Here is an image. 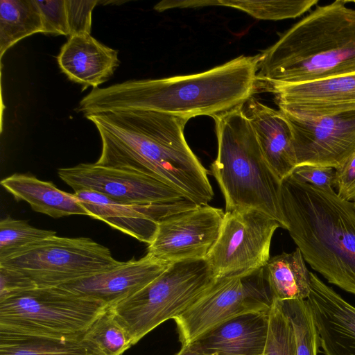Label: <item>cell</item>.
<instances>
[{
	"label": "cell",
	"mask_w": 355,
	"mask_h": 355,
	"mask_svg": "<svg viewBox=\"0 0 355 355\" xmlns=\"http://www.w3.org/2000/svg\"><path fill=\"white\" fill-rule=\"evenodd\" d=\"M86 118L101 139L96 164L147 175L197 205H208L213 199L208 171L184 137L189 118L149 110L107 112Z\"/></svg>",
	"instance_id": "6da1fadb"
},
{
	"label": "cell",
	"mask_w": 355,
	"mask_h": 355,
	"mask_svg": "<svg viewBox=\"0 0 355 355\" xmlns=\"http://www.w3.org/2000/svg\"><path fill=\"white\" fill-rule=\"evenodd\" d=\"M258 63L259 54L243 55L198 73L132 80L92 89L76 111L85 117L123 110L212 117L241 105L256 92Z\"/></svg>",
	"instance_id": "7a4b0ae2"
},
{
	"label": "cell",
	"mask_w": 355,
	"mask_h": 355,
	"mask_svg": "<svg viewBox=\"0 0 355 355\" xmlns=\"http://www.w3.org/2000/svg\"><path fill=\"white\" fill-rule=\"evenodd\" d=\"M280 201L287 230L304 260L330 284L355 295V205L333 188L291 175L282 180Z\"/></svg>",
	"instance_id": "3957f363"
},
{
	"label": "cell",
	"mask_w": 355,
	"mask_h": 355,
	"mask_svg": "<svg viewBox=\"0 0 355 355\" xmlns=\"http://www.w3.org/2000/svg\"><path fill=\"white\" fill-rule=\"evenodd\" d=\"M355 72V9L318 6L259 54L258 88Z\"/></svg>",
	"instance_id": "277c9868"
},
{
	"label": "cell",
	"mask_w": 355,
	"mask_h": 355,
	"mask_svg": "<svg viewBox=\"0 0 355 355\" xmlns=\"http://www.w3.org/2000/svg\"><path fill=\"white\" fill-rule=\"evenodd\" d=\"M241 106L212 116L218 151L210 166L225 200V211L256 209L287 229L282 213V181L267 163Z\"/></svg>",
	"instance_id": "5b68a950"
},
{
	"label": "cell",
	"mask_w": 355,
	"mask_h": 355,
	"mask_svg": "<svg viewBox=\"0 0 355 355\" xmlns=\"http://www.w3.org/2000/svg\"><path fill=\"white\" fill-rule=\"evenodd\" d=\"M106 309L60 286L37 287L0 299V331L80 339Z\"/></svg>",
	"instance_id": "8992f818"
},
{
	"label": "cell",
	"mask_w": 355,
	"mask_h": 355,
	"mask_svg": "<svg viewBox=\"0 0 355 355\" xmlns=\"http://www.w3.org/2000/svg\"><path fill=\"white\" fill-rule=\"evenodd\" d=\"M205 259L171 263L159 277L109 308L135 345L192 305L215 280Z\"/></svg>",
	"instance_id": "52a82bcc"
},
{
	"label": "cell",
	"mask_w": 355,
	"mask_h": 355,
	"mask_svg": "<svg viewBox=\"0 0 355 355\" xmlns=\"http://www.w3.org/2000/svg\"><path fill=\"white\" fill-rule=\"evenodd\" d=\"M109 248L87 237L54 236L0 259V266L19 270L37 287H58L118 265Z\"/></svg>",
	"instance_id": "ba28073f"
},
{
	"label": "cell",
	"mask_w": 355,
	"mask_h": 355,
	"mask_svg": "<svg viewBox=\"0 0 355 355\" xmlns=\"http://www.w3.org/2000/svg\"><path fill=\"white\" fill-rule=\"evenodd\" d=\"M274 298L264 268L216 278L202 295L174 320L183 345L217 324L249 312H269Z\"/></svg>",
	"instance_id": "9c48e42d"
},
{
	"label": "cell",
	"mask_w": 355,
	"mask_h": 355,
	"mask_svg": "<svg viewBox=\"0 0 355 355\" xmlns=\"http://www.w3.org/2000/svg\"><path fill=\"white\" fill-rule=\"evenodd\" d=\"M282 225L252 209L225 211L219 236L205 261L215 278L263 268L272 237Z\"/></svg>",
	"instance_id": "30bf717a"
},
{
	"label": "cell",
	"mask_w": 355,
	"mask_h": 355,
	"mask_svg": "<svg viewBox=\"0 0 355 355\" xmlns=\"http://www.w3.org/2000/svg\"><path fill=\"white\" fill-rule=\"evenodd\" d=\"M225 212L198 205L162 219L147 254L168 264L205 259L215 245Z\"/></svg>",
	"instance_id": "8fae6325"
},
{
	"label": "cell",
	"mask_w": 355,
	"mask_h": 355,
	"mask_svg": "<svg viewBox=\"0 0 355 355\" xmlns=\"http://www.w3.org/2000/svg\"><path fill=\"white\" fill-rule=\"evenodd\" d=\"M281 112L291 128L297 166L336 169L355 155V111L313 119Z\"/></svg>",
	"instance_id": "7c38bea8"
},
{
	"label": "cell",
	"mask_w": 355,
	"mask_h": 355,
	"mask_svg": "<svg viewBox=\"0 0 355 355\" xmlns=\"http://www.w3.org/2000/svg\"><path fill=\"white\" fill-rule=\"evenodd\" d=\"M58 175L75 192L93 191L128 205H147L185 198L177 190L147 175L96 163L61 168Z\"/></svg>",
	"instance_id": "4fadbf2b"
},
{
	"label": "cell",
	"mask_w": 355,
	"mask_h": 355,
	"mask_svg": "<svg viewBox=\"0 0 355 355\" xmlns=\"http://www.w3.org/2000/svg\"><path fill=\"white\" fill-rule=\"evenodd\" d=\"M275 94L281 112L313 119L355 111V72L315 80L259 87Z\"/></svg>",
	"instance_id": "5bb4252c"
},
{
	"label": "cell",
	"mask_w": 355,
	"mask_h": 355,
	"mask_svg": "<svg viewBox=\"0 0 355 355\" xmlns=\"http://www.w3.org/2000/svg\"><path fill=\"white\" fill-rule=\"evenodd\" d=\"M90 217L100 220L141 242L150 244L164 218L198 205L186 198L147 205L122 203L89 190L74 192Z\"/></svg>",
	"instance_id": "9a60e30c"
},
{
	"label": "cell",
	"mask_w": 355,
	"mask_h": 355,
	"mask_svg": "<svg viewBox=\"0 0 355 355\" xmlns=\"http://www.w3.org/2000/svg\"><path fill=\"white\" fill-rule=\"evenodd\" d=\"M306 300L324 355H355V307L310 272Z\"/></svg>",
	"instance_id": "2e32d148"
},
{
	"label": "cell",
	"mask_w": 355,
	"mask_h": 355,
	"mask_svg": "<svg viewBox=\"0 0 355 355\" xmlns=\"http://www.w3.org/2000/svg\"><path fill=\"white\" fill-rule=\"evenodd\" d=\"M171 264L146 254L60 287L96 300L110 308L148 285Z\"/></svg>",
	"instance_id": "e0dca14e"
},
{
	"label": "cell",
	"mask_w": 355,
	"mask_h": 355,
	"mask_svg": "<svg viewBox=\"0 0 355 355\" xmlns=\"http://www.w3.org/2000/svg\"><path fill=\"white\" fill-rule=\"evenodd\" d=\"M269 166L282 181L297 166L289 124L278 110L252 96L241 106Z\"/></svg>",
	"instance_id": "ac0fdd59"
},
{
	"label": "cell",
	"mask_w": 355,
	"mask_h": 355,
	"mask_svg": "<svg viewBox=\"0 0 355 355\" xmlns=\"http://www.w3.org/2000/svg\"><path fill=\"white\" fill-rule=\"evenodd\" d=\"M60 69L67 78L82 85V91L107 81L119 67L118 51L90 34L70 36L57 58Z\"/></svg>",
	"instance_id": "d6986e66"
},
{
	"label": "cell",
	"mask_w": 355,
	"mask_h": 355,
	"mask_svg": "<svg viewBox=\"0 0 355 355\" xmlns=\"http://www.w3.org/2000/svg\"><path fill=\"white\" fill-rule=\"evenodd\" d=\"M269 329V312H249L210 329L195 342L211 355H263Z\"/></svg>",
	"instance_id": "ffe728a7"
},
{
	"label": "cell",
	"mask_w": 355,
	"mask_h": 355,
	"mask_svg": "<svg viewBox=\"0 0 355 355\" xmlns=\"http://www.w3.org/2000/svg\"><path fill=\"white\" fill-rule=\"evenodd\" d=\"M1 184L16 200H24L34 211L52 218L71 215L90 216L74 193L58 189L51 182L28 174L14 173L3 179Z\"/></svg>",
	"instance_id": "44dd1931"
},
{
	"label": "cell",
	"mask_w": 355,
	"mask_h": 355,
	"mask_svg": "<svg viewBox=\"0 0 355 355\" xmlns=\"http://www.w3.org/2000/svg\"><path fill=\"white\" fill-rule=\"evenodd\" d=\"M274 300H306L311 292L310 271L299 248L269 259L263 267Z\"/></svg>",
	"instance_id": "7402d4cb"
},
{
	"label": "cell",
	"mask_w": 355,
	"mask_h": 355,
	"mask_svg": "<svg viewBox=\"0 0 355 355\" xmlns=\"http://www.w3.org/2000/svg\"><path fill=\"white\" fill-rule=\"evenodd\" d=\"M44 24L36 0L0 1V56L19 40L44 33Z\"/></svg>",
	"instance_id": "603a6c76"
},
{
	"label": "cell",
	"mask_w": 355,
	"mask_h": 355,
	"mask_svg": "<svg viewBox=\"0 0 355 355\" xmlns=\"http://www.w3.org/2000/svg\"><path fill=\"white\" fill-rule=\"evenodd\" d=\"M0 355H94L80 339L0 331Z\"/></svg>",
	"instance_id": "cb8c5ba5"
},
{
	"label": "cell",
	"mask_w": 355,
	"mask_h": 355,
	"mask_svg": "<svg viewBox=\"0 0 355 355\" xmlns=\"http://www.w3.org/2000/svg\"><path fill=\"white\" fill-rule=\"evenodd\" d=\"M94 355H122L135 345L126 328L107 308L80 338Z\"/></svg>",
	"instance_id": "d4e9b609"
},
{
	"label": "cell",
	"mask_w": 355,
	"mask_h": 355,
	"mask_svg": "<svg viewBox=\"0 0 355 355\" xmlns=\"http://www.w3.org/2000/svg\"><path fill=\"white\" fill-rule=\"evenodd\" d=\"M318 3V0H217L205 1V5L232 7L259 19L281 20L298 17Z\"/></svg>",
	"instance_id": "484cf974"
},
{
	"label": "cell",
	"mask_w": 355,
	"mask_h": 355,
	"mask_svg": "<svg viewBox=\"0 0 355 355\" xmlns=\"http://www.w3.org/2000/svg\"><path fill=\"white\" fill-rule=\"evenodd\" d=\"M294 329L297 355H318L320 342L314 321L306 300L279 301Z\"/></svg>",
	"instance_id": "4316f807"
},
{
	"label": "cell",
	"mask_w": 355,
	"mask_h": 355,
	"mask_svg": "<svg viewBox=\"0 0 355 355\" xmlns=\"http://www.w3.org/2000/svg\"><path fill=\"white\" fill-rule=\"evenodd\" d=\"M56 236V232L38 229L27 220L10 217L0 221V259L9 257L32 243Z\"/></svg>",
	"instance_id": "83f0119b"
},
{
	"label": "cell",
	"mask_w": 355,
	"mask_h": 355,
	"mask_svg": "<svg viewBox=\"0 0 355 355\" xmlns=\"http://www.w3.org/2000/svg\"><path fill=\"white\" fill-rule=\"evenodd\" d=\"M263 355H297L293 326L276 300L269 311V329Z\"/></svg>",
	"instance_id": "f1b7e54d"
},
{
	"label": "cell",
	"mask_w": 355,
	"mask_h": 355,
	"mask_svg": "<svg viewBox=\"0 0 355 355\" xmlns=\"http://www.w3.org/2000/svg\"><path fill=\"white\" fill-rule=\"evenodd\" d=\"M36 3L42 17L44 34L69 36L66 0H36Z\"/></svg>",
	"instance_id": "f546056e"
},
{
	"label": "cell",
	"mask_w": 355,
	"mask_h": 355,
	"mask_svg": "<svg viewBox=\"0 0 355 355\" xmlns=\"http://www.w3.org/2000/svg\"><path fill=\"white\" fill-rule=\"evenodd\" d=\"M98 0L75 1L66 0L69 37L90 34L92 28V13Z\"/></svg>",
	"instance_id": "4dcf8cb0"
},
{
	"label": "cell",
	"mask_w": 355,
	"mask_h": 355,
	"mask_svg": "<svg viewBox=\"0 0 355 355\" xmlns=\"http://www.w3.org/2000/svg\"><path fill=\"white\" fill-rule=\"evenodd\" d=\"M335 175L334 168L304 164L297 166L289 175L319 188L334 189Z\"/></svg>",
	"instance_id": "1f68e13d"
},
{
	"label": "cell",
	"mask_w": 355,
	"mask_h": 355,
	"mask_svg": "<svg viewBox=\"0 0 355 355\" xmlns=\"http://www.w3.org/2000/svg\"><path fill=\"white\" fill-rule=\"evenodd\" d=\"M35 288L36 284L22 272L0 266V299Z\"/></svg>",
	"instance_id": "d6a6232c"
},
{
	"label": "cell",
	"mask_w": 355,
	"mask_h": 355,
	"mask_svg": "<svg viewBox=\"0 0 355 355\" xmlns=\"http://www.w3.org/2000/svg\"><path fill=\"white\" fill-rule=\"evenodd\" d=\"M335 170L336 193L341 199L353 202L355 200V155Z\"/></svg>",
	"instance_id": "836d02e7"
},
{
	"label": "cell",
	"mask_w": 355,
	"mask_h": 355,
	"mask_svg": "<svg viewBox=\"0 0 355 355\" xmlns=\"http://www.w3.org/2000/svg\"><path fill=\"white\" fill-rule=\"evenodd\" d=\"M175 355H211L203 351L198 344L192 342L183 345L181 349Z\"/></svg>",
	"instance_id": "e575fe53"
},
{
	"label": "cell",
	"mask_w": 355,
	"mask_h": 355,
	"mask_svg": "<svg viewBox=\"0 0 355 355\" xmlns=\"http://www.w3.org/2000/svg\"><path fill=\"white\" fill-rule=\"evenodd\" d=\"M345 1L346 3H349V2H352V3H355V0H352V1H347V0H345Z\"/></svg>",
	"instance_id": "d590c367"
},
{
	"label": "cell",
	"mask_w": 355,
	"mask_h": 355,
	"mask_svg": "<svg viewBox=\"0 0 355 355\" xmlns=\"http://www.w3.org/2000/svg\"><path fill=\"white\" fill-rule=\"evenodd\" d=\"M354 202V205H355V201Z\"/></svg>",
	"instance_id": "8d00e7d4"
}]
</instances>
